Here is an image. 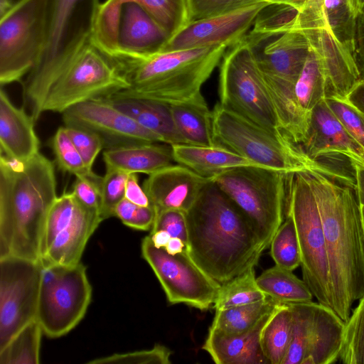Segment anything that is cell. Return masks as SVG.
<instances>
[{"label": "cell", "mask_w": 364, "mask_h": 364, "mask_svg": "<svg viewBox=\"0 0 364 364\" xmlns=\"http://www.w3.org/2000/svg\"><path fill=\"white\" fill-rule=\"evenodd\" d=\"M186 218L188 252L220 284L255 267L265 250L249 220L211 179Z\"/></svg>", "instance_id": "6da1fadb"}, {"label": "cell", "mask_w": 364, "mask_h": 364, "mask_svg": "<svg viewBox=\"0 0 364 364\" xmlns=\"http://www.w3.org/2000/svg\"><path fill=\"white\" fill-rule=\"evenodd\" d=\"M314 193L326 241L333 310L345 322L364 296V227L355 188L319 173H304Z\"/></svg>", "instance_id": "7a4b0ae2"}, {"label": "cell", "mask_w": 364, "mask_h": 364, "mask_svg": "<svg viewBox=\"0 0 364 364\" xmlns=\"http://www.w3.org/2000/svg\"><path fill=\"white\" fill-rule=\"evenodd\" d=\"M57 196L54 164L41 152L18 161L0 156V258L39 260L48 213Z\"/></svg>", "instance_id": "3957f363"}, {"label": "cell", "mask_w": 364, "mask_h": 364, "mask_svg": "<svg viewBox=\"0 0 364 364\" xmlns=\"http://www.w3.org/2000/svg\"><path fill=\"white\" fill-rule=\"evenodd\" d=\"M228 48L223 45L114 58L131 87L109 96L146 98L168 105L186 101L201 92Z\"/></svg>", "instance_id": "277c9868"}, {"label": "cell", "mask_w": 364, "mask_h": 364, "mask_svg": "<svg viewBox=\"0 0 364 364\" xmlns=\"http://www.w3.org/2000/svg\"><path fill=\"white\" fill-rule=\"evenodd\" d=\"M212 123L215 145L225 147L259 166L287 174L319 173L355 188L353 174L311 158L301 144L294 142L282 131L269 130L225 109L220 103L212 111Z\"/></svg>", "instance_id": "5b68a950"}, {"label": "cell", "mask_w": 364, "mask_h": 364, "mask_svg": "<svg viewBox=\"0 0 364 364\" xmlns=\"http://www.w3.org/2000/svg\"><path fill=\"white\" fill-rule=\"evenodd\" d=\"M100 4V0H49L43 48L23 83L24 104L35 121L52 82L91 42Z\"/></svg>", "instance_id": "8992f818"}, {"label": "cell", "mask_w": 364, "mask_h": 364, "mask_svg": "<svg viewBox=\"0 0 364 364\" xmlns=\"http://www.w3.org/2000/svg\"><path fill=\"white\" fill-rule=\"evenodd\" d=\"M289 175L248 166L228 170L210 179L249 220L266 250L286 215Z\"/></svg>", "instance_id": "52a82bcc"}, {"label": "cell", "mask_w": 364, "mask_h": 364, "mask_svg": "<svg viewBox=\"0 0 364 364\" xmlns=\"http://www.w3.org/2000/svg\"><path fill=\"white\" fill-rule=\"evenodd\" d=\"M131 85L116 60L91 42L87 43L52 82L40 113H63L82 102L109 96Z\"/></svg>", "instance_id": "ba28073f"}, {"label": "cell", "mask_w": 364, "mask_h": 364, "mask_svg": "<svg viewBox=\"0 0 364 364\" xmlns=\"http://www.w3.org/2000/svg\"><path fill=\"white\" fill-rule=\"evenodd\" d=\"M287 214L292 217L296 226L303 280L318 303L333 309L323 225L314 193L304 173L289 175Z\"/></svg>", "instance_id": "9c48e42d"}, {"label": "cell", "mask_w": 364, "mask_h": 364, "mask_svg": "<svg viewBox=\"0 0 364 364\" xmlns=\"http://www.w3.org/2000/svg\"><path fill=\"white\" fill-rule=\"evenodd\" d=\"M220 104L274 132L282 131L261 72L244 38L229 47L220 61Z\"/></svg>", "instance_id": "30bf717a"}, {"label": "cell", "mask_w": 364, "mask_h": 364, "mask_svg": "<svg viewBox=\"0 0 364 364\" xmlns=\"http://www.w3.org/2000/svg\"><path fill=\"white\" fill-rule=\"evenodd\" d=\"M49 0H18L1 16L0 83L21 82L43 48Z\"/></svg>", "instance_id": "8fae6325"}, {"label": "cell", "mask_w": 364, "mask_h": 364, "mask_svg": "<svg viewBox=\"0 0 364 364\" xmlns=\"http://www.w3.org/2000/svg\"><path fill=\"white\" fill-rule=\"evenodd\" d=\"M92 297L86 267L42 266L36 320L43 333L55 338L67 334L84 317Z\"/></svg>", "instance_id": "7c38bea8"}, {"label": "cell", "mask_w": 364, "mask_h": 364, "mask_svg": "<svg viewBox=\"0 0 364 364\" xmlns=\"http://www.w3.org/2000/svg\"><path fill=\"white\" fill-rule=\"evenodd\" d=\"M101 222L100 213L82 205L72 192L58 196L48 213L41 239L42 266L80 262L90 237Z\"/></svg>", "instance_id": "4fadbf2b"}, {"label": "cell", "mask_w": 364, "mask_h": 364, "mask_svg": "<svg viewBox=\"0 0 364 364\" xmlns=\"http://www.w3.org/2000/svg\"><path fill=\"white\" fill-rule=\"evenodd\" d=\"M291 341L282 364H330L339 358L346 322L334 311L311 301L288 304Z\"/></svg>", "instance_id": "5bb4252c"}, {"label": "cell", "mask_w": 364, "mask_h": 364, "mask_svg": "<svg viewBox=\"0 0 364 364\" xmlns=\"http://www.w3.org/2000/svg\"><path fill=\"white\" fill-rule=\"evenodd\" d=\"M141 250L170 304H183L200 311L213 308L221 284L207 274L187 250L171 255L156 247L149 235L142 240Z\"/></svg>", "instance_id": "9a60e30c"}, {"label": "cell", "mask_w": 364, "mask_h": 364, "mask_svg": "<svg viewBox=\"0 0 364 364\" xmlns=\"http://www.w3.org/2000/svg\"><path fill=\"white\" fill-rule=\"evenodd\" d=\"M41 270L39 260L0 258V350L36 320Z\"/></svg>", "instance_id": "2e32d148"}, {"label": "cell", "mask_w": 364, "mask_h": 364, "mask_svg": "<svg viewBox=\"0 0 364 364\" xmlns=\"http://www.w3.org/2000/svg\"><path fill=\"white\" fill-rule=\"evenodd\" d=\"M64 124L92 131L104 141L105 149L164 143L160 136L139 124L103 98L78 103L62 113Z\"/></svg>", "instance_id": "e0dca14e"}, {"label": "cell", "mask_w": 364, "mask_h": 364, "mask_svg": "<svg viewBox=\"0 0 364 364\" xmlns=\"http://www.w3.org/2000/svg\"><path fill=\"white\" fill-rule=\"evenodd\" d=\"M244 40L262 73L296 84L311 50L301 31L252 28Z\"/></svg>", "instance_id": "ac0fdd59"}, {"label": "cell", "mask_w": 364, "mask_h": 364, "mask_svg": "<svg viewBox=\"0 0 364 364\" xmlns=\"http://www.w3.org/2000/svg\"><path fill=\"white\" fill-rule=\"evenodd\" d=\"M270 4L259 0L215 16L190 21L168 41L161 51L223 45L230 47L245 36L261 11Z\"/></svg>", "instance_id": "d6986e66"}, {"label": "cell", "mask_w": 364, "mask_h": 364, "mask_svg": "<svg viewBox=\"0 0 364 364\" xmlns=\"http://www.w3.org/2000/svg\"><path fill=\"white\" fill-rule=\"evenodd\" d=\"M210 181L178 164L149 175L142 187L156 213L169 209L187 213Z\"/></svg>", "instance_id": "ffe728a7"}, {"label": "cell", "mask_w": 364, "mask_h": 364, "mask_svg": "<svg viewBox=\"0 0 364 364\" xmlns=\"http://www.w3.org/2000/svg\"><path fill=\"white\" fill-rule=\"evenodd\" d=\"M291 29L301 31L319 55L326 75V97L346 99L360 80L355 57L336 41L326 24L304 25Z\"/></svg>", "instance_id": "44dd1931"}, {"label": "cell", "mask_w": 364, "mask_h": 364, "mask_svg": "<svg viewBox=\"0 0 364 364\" xmlns=\"http://www.w3.org/2000/svg\"><path fill=\"white\" fill-rule=\"evenodd\" d=\"M301 145L313 159L341 154L351 164L364 167V149L345 129L325 100L313 109L306 139Z\"/></svg>", "instance_id": "7402d4cb"}, {"label": "cell", "mask_w": 364, "mask_h": 364, "mask_svg": "<svg viewBox=\"0 0 364 364\" xmlns=\"http://www.w3.org/2000/svg\"><path fill=\"white\" fill-rule=\"evenodd\" d=\"M168 40L166 32L141 6L134 2L123 4L119 53L114 58L150 55L161 51Z\"/></svg>", "instance_id": "603a6c76"}, {"label": "cell", "mask_w": 364, "mask_h": 364, "mask_svg": "<svg viewBox=\"0 0 364 364\" xmlns=\"http://www.w3.org/2000/svg\"><path fill=\"white\" fill-rule=\"evenodd\" d=\"M35 120L23 107H17L1 88L0 91L1 155L25 161L40 151V141L34 128Z\"/></svg>", "instance_id": "cb8c5ba5"}, {"label": "cell", "mask_w": 364, "mask_h": 364, "mask_svg": "<svg viewBox=\"0 0 364 364\" xmlns=\"http://www.w3.org/2000/svg\"><path fill=\"white\" fill-rule=\"evenodd\" d=\"M274 310L251 329L240 334L224 336L209 330L202 349L217 364L269 363L262 350L260 340L262 330Z\"/></svg>", "instance_id": "d4e9b609"}, {"label": "cell", "mask_w": 364, "mask_h": 364, "mask_svg": "<svg viewBox=\"0 0 364 364\" xmlns=\"http://www.w3.org/2000/svg\"><path fill=\"white\" fill-rule=\"evenodd\" d=\"M139 124L161 137L164 143L185 144L173 122L170 105L140 97H101Z\"/></svg>", "instance_id": "484cf974"}, {"label": "cell", "mask_w": 364, "mask_h": 364, "mask_svg": "<svg viewBox=\"0 0 364 364\" xmlns=\"http://www.w3.org/2000/svg\"><path fill=\"white\" fill-rule=\"evenodd\" d=\"M102 156L106 168L148 175L173 164L174 161L171 146L158 143L136 144L105 149Z\"/></svg>", "instance_id": "4316f807"}, {"label": "cell", "mask_w": 364, "mask_h": 364, "mask_svg": "<svg viewBox=\"0 0 364 364\" xmlns=\"http://www.w3.org/2000/svg\"><path fill=\"white\" fill-rule=\"evenodd\" d=\"M171 149L174 161L208 178L238 167L261 166L218 145L206 146L181 144L171 145Z\"/></svg>", "instance_id": "83f0119b"}, {"label": "cell", "mask_w": 364, "mask_h": 364, "mask_svg": "<svg viewBox=\"0 0 364 364\" xmlns=\"http://www.w3.org/2000/svg\"><path fill=\"white\" fill-rule=\"evenodd\" d=\"M261 74L280 129L294 142L301 144L306 139L311 117L303 112L297 102L295 84L262 72Z\"/></svg>", "instance_id": "f1b7e54d"}, {"label": "cell", "mask_w": 364, "mask_h": 364, "mask_svg": "<svg viewBox=\"0 0 364 364\" xmlns=\"http://www.w3.org/2000/svg\"><path fill=\"white\" fill-rule=\"evenodd\" d=\"M176 128L185 144L215 146L212 112L200 92L193 97L170 105Z\"/></svg>", "instance_id": "f546056e"}, {"label": "cell", "mask_w": 364, "mask_h": 364, "mask_svg": "<svg viewBox=\"0 0 364 364\" xmlns=\"http://www.w3.org/2000/svg\"><path fill=\"white\" fill-rule=\"evenodd\" d=\"M280 304L267 296L257 302L215 310L209 330L224 336L244 333L254 327L266 314Z\"/></svg>", "instance_id": "4dcf8cb0"}, {"label": "cell", "mask_w": 364, "mask_h": 364, "mask_svg": "<svg viewBox=\"0 0 364 364\" xmlns=\"http://www.w3.org/2000/svg\"><path fill=\"white\" fill-rule=\"evenodd\" d=\"M257 282L267 295L281 304H296L311 301L312 292L304 280L292 271L274 265L257 277Z\"/></svg>", "instance_id": "1f68e13d"}, {"label": "cell", "mask_w": 364, "mask_h": 364, "mask_svg": "<svg viewBox=\"0 0 364 364\" xmlns=\"http://www.w3.org/2000/svg\"><path fill=\"white\" fill-rule=\"evenodd\" d=\"M323 9L327 28L336 41L355 57L358 15L355 0H324Z\"/></svg>", "instance_id": "d6a6232c"}, {"label": "cell", "mask_w": 364, "mask_h": 364, "mask_svg": "<svg viewBox=\"0 0 364 364\" xmlns=\"http://www.w3.org/2000/svg\"><path fill=\"white\" fill-rule=\"evenodd\" d=\"M292 315L288 304H280L265 324L261 334V347L271 364H282L291 334Z\"/></svg>", "instance_id": "836d02e7"}, {"label": "cell", "mask_w": 364, "mask_h": 364, "mask_svg": "<svg viewBox=\"0 0 364 364\" xmlns=\"http://www.w3.org/2000/svg\"><path fill=\"white\" fill-rule=\"evenodd\" d=\"M326 81L323 67L318 53L311 50L303 70L295 84L297 102L311 117L315 107L326 98Z\"/></svg>", "instance_id": "e575fe53"}, {"label": "cell", "mask_w": 364, "mask_h": 364, "mask_svg": "<svg viewBox=\"0 0 364 364\" xmlns=\"http://www.w3.org/2000/svg\"><path fill=\"white\" fill-rule=\"evenodd\" d=\"M122 0H106L101 3L95 21L91 43L111 58L119 53V31Z\"/></svg>", "instance_id": "d590c367"}, {"label": "cell", "mask_w": 364, "mask_h": 364, "mask_svg": "<svg viewBox=\"0 0 364 364\" xmlns=\"http://www.w3.org/2000/svg\"><path fill=\"white\" fill-rule=\"evenodd\" d=\"M257 282L255 267L220 284L213 308L215 310L245 305L266 299Z\"/></svg>", "instance_id": "8d00e7d4"}, {"label": "cell", "mask_w": 364, "mask_h": 364, "mask_svg": "<svg viewBox=\"0 0 364 364\" xmlns=\"http://www.w3.org/2000/svg\"><path fill=\"white\" fill-rule=\"evenodd\" d=\"M42 328L34 320L0 350V364H38Z\"/></svg>", "instance_id": "74e56055"}, {"label": "cell", "mask_w": 364, "mask_h": 364, "mask_svg": "<svg viewBox=\"0 0 364 364\" xmlns=\"http://www.w3.org/2000/svg\"><path fill=\"white\" fill-rule=\"evenodd\" d=\"M141 6L168 36L169 39L190 22L187 0H122Z\"/></svg>", "instance_id": "f35d334b"}, {"label": "cell", "mask_w": 364, "mask_h": 364, "mask_svg": "<svg viewBox=\"0 0 364 364\" xmlns=\"http://www.w3.org/2000/svg\"><path fill=\"white\" fill-rule=\"evenodd\" d=\"M270 254L276 265L294 271L301 265V253L292 217L287 214L270 243Z\"/></svg>", "instance_id": "ab89813d"}, {"label": "cell", "mask_w": 364, "mask_h": 364, "mask_svg": "<svg viewBox=\"0 0 364 364\" xmlns=\"http://www.w3.org/2000/svg\"><path fill=\"white\" fill-rule=\"evenodd\" d=\"M339 359L345 364H364V296L346 321Z\"/></svg>", "instance_id": "60d3db41"}, {"label": "cell", "mask_w": 364, "mask_h": 364, "mask_svg": "<svg viewBox=\"0 0 364 364\" xmlns=\"http://www.w3.org/2000/svg\"><path fill=\"white\" fill-rule=\"evenodd\" d=\"M55 162L64 172L77 176L96 177L98 175L86 167L80 154L67 134L65 126L60 127L50 143Z\"/></svg>", "instance_id": "b9f144b4"}, {"label": "cell", "mask_w": 364, "mask_h": 364, "mask_svg": "<svg viewBox=\"0 0 364 364\" xmlns=\"http://www.w3.org/2000/svg\"><path fill=\"white\" fill-rule=\"evenodd\" d=\"M130 173L106 168L100 184V217L103 220L114 216L117 205L124 198L125 187Z\"/></svg>", "instance_id": "7bdbcfd3"}, {"label": "cell", "mask_w": 364, "mask_h": 364, "mask_svg": "<svg viewBox=\"0 0 364 364\" xmlns=\"http://www.w3.org/2000/svg\"><path fill=\"white\" fill-rule=\"evenodd\" d=\"M324 100L348 133L364 149V115L346 99L328 97Z\"/></svg>", "instance_id": "ee69618b"}, {"label": "cell", "mask_w": 364, "mask_h": 364, "mask_svg": "<svg viewBox=\"0 0 364 364\" xmlns=\"http://www.w3.org/2000/svg\"><path fill=\"white\" fill-rule=\"evenodd\" d=\"M171 351L167 347L156 344L148 350L131 353H114L107 357L100 358L88 362L90 364H170Z\"/></svg>", "instance_id": "f6af8a7d"}, {"label": "cell", "mask_w": 364, "mask_h": 364, "mask_svg": "<svg viewBox=\"0 0 364 364\" xmlns=\"http://www.w3.org/2000/svg\"><path fill=\"white\" fill-rule=\"evenodd\" d=\"M65 128L86 167L92 171L95 159L105 149L103 139L99 134L90 130L75 126L65 125Z\"/></svg>", "instance_id": "bcb514c9"}, {"label": "cell", "mask_w": 364, "mask_h": 364, "mask_svg": "<svg viewBox=\"0 0 364 364\" xmlns=\"http://www.w3.org/2000/svg\"><path fill=\"white\" fill-rule=\"evenodd\" d=\"M114 216L125 225L139 230H151L156 218L153 206H141L124 198L116 206Z\"/></svg>", "instance_id": "7dc6e473"}, {"label": "cell", "mask_w": 364, "mask_h": 364, "mask_svg": "<svg viewBox=\"0 0 364 364\" xmlns=\"http://www.w3.org/2000/svg\"><path fill=\"white\" fill-rule=\"evenodd\" d=\"M165 230L171 237L182 240L188 246V232L186 213L180 210L169 209L156 213V218L151 231Z\"/></svg>", "instance_id": "c3c4849f"}, {"label": "cell", "mask_w": 364, "mask_h": 364, "mask_svg": "<svg viewBox=\"0 0 364 364\" xmlns=\"http://www.w3.org/2000/svg\"><path fill=\"white\" fill-rule=\"evenodd\" d=\"M190 21L215 16L259 0H187Z\"/></svg>", "instance_id": "681fc988"}, {"label": "cell", "mask_w": 364, "mask_h": 364, "mask_svg": "<svg viewBox=\"0 0 364 364\" xmlns=\"http://www.w3.org/2000/svg\"><path fill=\"white\" fill-rule=\"evenodd\" d=\"M102 178V177L100 176L96 177L77 176L71 191L82 205L99 213Z\"/></svg>", "instance_id": "f907efd6"}, {"label": "cell", "mask_w": 364, "mask_h": 364, "mask_svg": "<svg viewBox=\"0 0 364 364\" xmlns=\"http://www.w3.org/2000/svg\"><path fill=\"white\" fill-rule=\"evenodd\" d=\"M124 198L138 205L152 206L143 187H141L139 183L136 173L129 175L125 187Z\"/></svg>", "instance_id": "816d5d0a"}, {"label": "cell", "mask_w": 364, "mask_h": 364, "mask_svg": "<svg viewBox=\"0 0 364 364\" xmlns=\"http://www.w3.org/2000/svg\"><path fill=\"white\" fill-rule=\"evenodd\" d=\"M355 58L360 80H364V10L358 14L357 18Z\"/></svg>", "instance_id": "f5cc1de1"}, {"label": "cell", "mask_w": 364, "mask_h": 364, "mask_svg": "<svg viewBox=\"0 0 364 364\" xmlns=\"http://www.w3.org/2000/svg\"><path fill=\"white\" fill-rule=\"evenodd\" d=\"M346 100L364 114V80H360L352 89Z\"/></svg>", "instance_id": "db71d44e"}, {"label": "cell", "mask_w": 364, "mask_h": 364, "mask_svg": "<svg viewBox=\"0 0 364 364\" xmlns=\"http://www.w3.org/2000/svg\"><path fill=\"white\" fill-rule=\"evenodd\" d=\"M355 180V192L360 206H364V167L352 164Z\"/></svg>", "instance_id": "11a10c76"}, {"label": "cell", "mask_w": 364, "mask_h": 364, "mask_svg": "<svg viewBox=\"0 0 364 364\" xmlns=\"http://www.w3.org/2000/svg\"><path fill=\"white\" fill-rule=\"evenodd\" d=\"M149 237L153 244L158 248H164L171 238L166 231L162 230L151 231Z\"/></svg>", "instance_id": "9f6ffc18"}, {"label": "cell", "mask_w": 364, "mask_h": 364, "mask_svg": "<svg viewBox=\"0 0 364 364\" xmlns=\"http://www.w3.org/2000/svg\"><path fill=\"white\" fill-rule=\"evenodd\" d=\"M164 249L171 255H176L188 250V247L182 240L177 237H171Z\"/></svg>", "instance_id": "6f0895ef"}, {"label": "cell", "mask_w": 364, "mask_h": 364, "mask_svg": "<svg viewBox=\"0 0 364 364\" xmlns=\"http://www.w3.org/2000/svg\"><path fill=\"white\" fill-rule=\"evenodd\" d=\"M267 1L272 4H279L291 6L299 11H301L305 5L306 0H261Z\"/></svg>", "instance_id": "680465c9"}, {"label": "cell", "mask_w": 364, "mask_h": 364, "mask_svg": "<svg viewBox=\"0 0 364 364\" xmlns=\"http://www.w3.org/2000/svg\"><path fill=\"white\" fill-rule=\"evenodd\" d=\"M14 4L12 0H0V17L6 13Z\"/></svg>", "instance_id": "91938a15"}, {"label": "cell", "mask_w": 364, "mask_h": 364, "mask_svg": "<svg viewBox=\"0 0 364 364\" xmlns=\"http://www.w3.org/2000/svg\"><path fill=\"white\" fill-rule=\"evenodd\" d=\"M358 14L364 10V0H355Z\"/></svg>", "instance_id": "94428289"}, {"label": "cell", "mask_w": 364, "mask_h": 364, "mask_svg": "<svg viewBox=\"0 0 364 364\" xmlns=\"http://www.w3.org/2000/svg\"><path fill=\"white\" fill-rule=\"evenodd\" d=\"M360 208H361L363 223V227H364V206H360Z\"/></svg>", "instance_id": "6125c7cd"}, {"label": "cell", "mask_w": 364, "mask_h": 364, "mask_svg": "<svg viewBox=\"0 0 364 364\" xmlns=\"http://www.w3.org/2000/svg\"><path fill=\"white\" fill-rule=\"evenodd\" d=\"M364 115V114H363Z\"/></svg>", "instance_id": "be15d7a7"}]
</instances>
